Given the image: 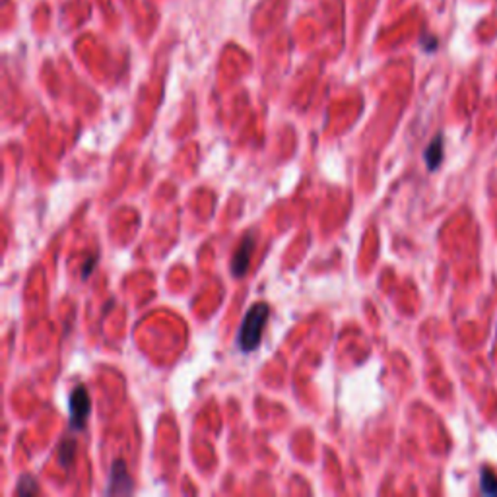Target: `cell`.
<instances>
[{
	"mask_svg": "<svg viewBox=\"0 0 497 497\" xmlns=\"http://www.w3.org/2000/svg\"><path fill=\"white\" fill-rule=\"evenodd\" d=\"M268 313H270V309L267 303H255L251 311L247 313L238 333V348L241 352H252V350L259 348L262 330H264V325L268 320Z\"/></svg>",
	"mask_w": 497,
	"mask_h": 497,
	"instance_id": "1",
	"label": "cell"
},
{
	"mask_svg": "<svg viewBox=\"0 0 497 497\" xmlns=\"http://www.w3.org/2000/svg\"><path fill=\"white\" fill-rule=\"evenodd\" d=\"M441 162H443V138L439 134L425 150V164H428L430 171H435L441 165Z\"/></svg>",
	"mask_w": 497,
	"mask_h": 497,
	"instance_id": "5",
	"label": "cell"
},
{
	"mask_svg": "<svg viewBox=\"0 0 497 497\" xmlns=\"http://www.w3.org/2000/svg\"><path fill=\"white\" fill-rule=\"evenodd\" d=\"M38 491V484H35V480L33 478H28V476H23L22 482H20V486H18V493L20 496H28V493H35Z\"/></svg>",
	"mask_w": 497,
	"mask_h": 497,
	"instance_id": "8",
	"label": "cell"
},
{
	"mask_svg": "<svg viewBox=\"0 0 497 497\" xmlns=\"http://www.w3.org/2000/svg\"><path fill=\"white\" fill-rule=\"evenodd\" d=\"M480 488L484 496H497V476L490 468H482L480 472Z\"/></svg>",
	"mask_w": 497,
	"mask_h": 497,
	"instance_id": "6",
	"label": "cell"
},
{
	"mask_svg": "<svg viewBox=\"0 0 497 497\" xmlns=\"http://www.w3.org/2000/svg\"><path fill=\"white\" fill-rule=\"evenodd\" d=\"M68 410H70V425L80 430L86 420H88L89 412H91V404H89L88 391L84 386H76L70 401H68Z\"/></svg>",
	"mask_w": 497,
	"mask_h": 497,
	"instance_id": "2",
	"label": "cell"
},
{
	"mask_svg": "<svg viewBox=\"0 0 497 497\" xmlns=\"http://www.w3.org/2000/svg\"><path fill=\"white\" fill-rule=\"evenodd\" d=\"M252 249H255V235L252 233H247L241 245L233 255V260H231V272L235 278H241L245 276V272L249 270V262H251Z\"/></svg>",
	"mask_w": 497,
	"mask_h": 497,
	"instance_id": "3",
	"label": "cell"
},
{
	"mask_svg": "<svg viewBox=\"0 0 497 497\" xmlns=\"http://www.w3.org/2000/svg\"><path fill=\"white\" fill-rule=\"evenodd\" d=\"M72 457H74V441H72V439H67V441H62V445H60V460H62V464L68 467V464L72 462Z\"/></svg>",
	"mask_w": 497,
	"mask_h": 497,
	"instance_id": "7",
	"label": "cell"
},
{
	"mask_svg": "<svg viewBox=\"0 0 497 497\" xmlns=\"http://www.w3.org/2000/svg\"><path fill=\"white\" fill-rule=\"evenodd\" d=\"M107 491L115 496V493H130L133 491V480L128 476L126 464L123 460H115L109 472V488Z\"/></svg>",
	"mask_w": 497,
	"mask_h": 497,
	"instance_id": "4",
	"label": "cell"
}]
</instances>
